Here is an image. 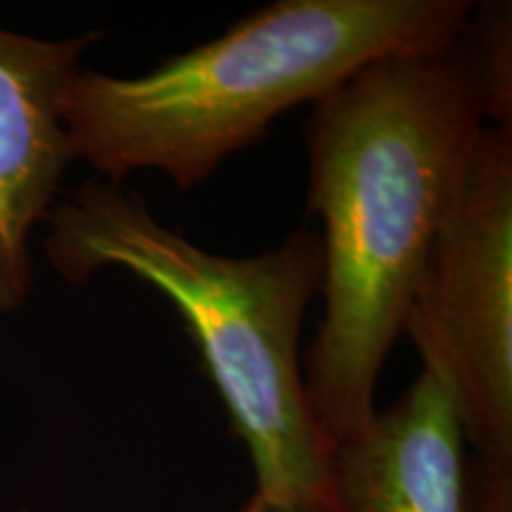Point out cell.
Segmentation results:
<instances>
[{"label": "cell", "mask_w": 512, "mask_h": 512, "mask_svg": "<svg viewBox=\"0 0 512 512\" xmlns=\"http://www.w3.org/2000/svg\"><path fill=\"white\" fill-rule=\"evenodd\" d=\"M484 121L465 34L370 62L313 102L304 136L309 209L323 221V318L302 377L330 453L377 413V377Z\"/></svg>", "instance_id": "cell-1"}, {"label": "cell", "mask_w": 512, "mask_h": 512, "mask_svg": "<svg viewBox=\"0 0 512 512\" xmlns=\"http://www.w3.org/2000/svg\"><path fill=\"white\" fill-rule=\"evenodd\" d=\"M472 10L470 0H275L140 76L79 69L62 105L69 150L110 183L159 171L190 190L370 62L456 43Z\"/></svg>", "instance_id": "cell-2"}, {"label": "cell", "mask_w": 512, "mask_h": 512, "mask_svg": "<svg viewBox=\"0 0 512 512\" xmlns=\"http://www.w3.org/2000/svg\"><path fill=\"white\" fill-rule=\"evenodd\" d=\"M48 223L46 252L64 280L121 268L174 304L245 441L254 494L337 512L299 358L323 283L320 233L302 226L268 252L214 254L164 226L138 190L98 176L55 202Z\"/></svg>", "instance_id": "cell-3"}, {"label": "cell", "mask_w": 512, "mask_h": 512, "mask_svg": "<svg viewBox=\"0 0 512 512\" xmlns=\"http://www.w3.org/2000/svg\"><path fill=\"white\" fill-rule=\"evenodd\" d=\"M403 332L456 401L472 458L512 472V124L479 136Z\"/></svg>", "instance_id": "cell-4"}, {"label": "cell", "mask_w": 512, "mask_h": 512, "mask_svg": "<svg viewBox=\"0 0 512 512\" xmlns=\"http://www.w3.org/2000/svg\"><path fill=\"white\" fill-rule=\"evenodd\" d=\"M100 36L43 41L0 27V313H15L29 299L31 230L48 219L74 162L64 93Z\"/></svg>", "instance_id": "cell-5"}, {"label": "cell", "mask_w": 512, "mask_h": 512, "mask_svg": "<svg viewBox=\"0 0 512 512\" xmlns=\"http://www.w3.org/2000/svg\"><path fill=\"white\" fill-rule=\"evenodd\" d=\"M337 512H472V453L432 370L330 453Z\"/></svg>", "instance_id": "cell-6"}, {"label": "cell", "mask_w": 512, "mask_h": 512, "mask_svg": "<svg viewBox=\"0 0 512 512\" xmlns=\"http://www.w3.org/2000/svg\"><path fill=\"white\" fill-rule=\"evenodd\" d=\"M491 126L512 124V10L510 3L475 5L465 31Z\"/></svg>", "instance_id": "cell-7"}, {"label": "cell", "mask_w": 512, "mask_h": 512, "mask_svg": "<svg viewBox=\"0 0 512 512\" xmlns=\"http://www.w3.org/2000/svg\"><path fill=\"white\" fill-rule=\"evenodd\" d=\"M472 512H512V472L491 470L472 458Z\"/></svg>", "instance_id": "cell-8"}, {"label": "cell", "mask_w": 512, "mask_h": 512, "mask_svg": "<svg viewBox=\"0 0 512 512\" xmlns=\"http://www.w3.org/2000/svg\"><path fill=\"white\" fill-rule=\"evenodd\" d=\"M235 512H335V510L313 508V505L285 503V501H275V498H266L261 494H252V498H249V501Z\"/></svg>", "instance_id": "cell-9"}]
</instances>
